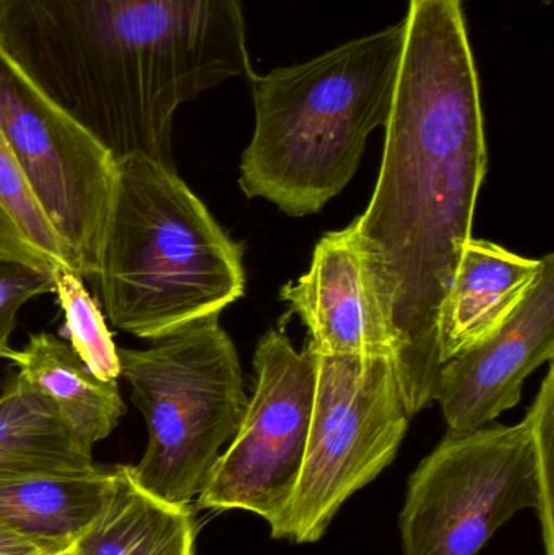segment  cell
Segmentation results:
<instances>
[{
    "label": "cell",
    "mask_w": 554,
    "mask_h": 555,
    "mask_svg": "<svg viewBox=\"0 0 554 555\" xmlns=\"http://www.w3.org/2000/svg\"><path fill=\"white\" fill-rule=\"evenodd\" d=\"M383 162L350 224L396 336L410 416L433 403L438 319L488 168L477 61L462 0H409Z\"/></svg>",
    "instance_id": "obj_1"
},
{
    "label": "cell",
    "mask_w": 554,
    "mask_h": 555,
    "mask_svg": "<svg viewBox=\"0 0 554 555\" xmlns=\"http://www.w3.org/2000/svg\"><path fill=\"white\" fill-rule=\"evenodd\" d=\"M0 46L116 162L175 166L179 107L254 78L243 0H0Z\"/></svg>",
    "instance_id": "obj_2"
},
{
    "label": "cell",
    "mask_w": 554,
    "mask_h": 555,
    "mask_svg": "<svg viewBox=\"0 0 554 555\" xmlns=\"http://www.w3.org/2000/svg\"><path fill=\"white\" fill-rule=\"evenodd\" d=\"M403 22L302 64L253 78V139L241 191L293 218L318 214L360 168L368 137L387 122Z\"/></svg>",
    "instance_id": "obj_3"
},
{
    "label": "cell",
    "mask_w": 554,
    "mask_h": 555,
    "mask_svg": "<svg viewBox=\"0 0 554 555\" xmlns=\"http://www.w3.org/2000/svg\"><path fill=\"white\" fill-rule=\"evenodd\" d=\"M93 280L111 325L150 341L220 315L246 289L241 244L175 166L145 155L116 162Z\"/></svg>",
    "instance_id": "obj_4"
},
{
    "label": "cell",
    "mask_w": 554,
    "mask_h": 555,
    "mask_svg": "<svg viewBox=\"0 0 554 555\" xmlns=\"http://www.w3.org/2000/svg\"><path fill=\"white\" fill-rule=\"evenodd\" d=\"M554 367L523 423L449 434L409 479L403 555H478L520 511L536 508L554 555Z\"/></svg>",
    "instance_id": "obj_5"
},
{
    "label": "cell",
    "mask_w": 554,
    "mask_h": 555,
    "mask_svg": "<svg viewBox=\"0 0 554 555\" xmlns=\"http://www.w3.org/2000/svg\"><path fill=\"white\" fill-rule=\"evenodd\" d=\"M120 377L145 417L149 446L130 466L140 488L191 505L247 408L244 375L220 315L197 320L149 349H117Z\"/></svg>",
    "instance_id": "obj_6"
},
{
    "label": "cell",
    "mask_w": 554,
    "mask_h": 555,
    "mask_svg": "<svg viewBox=\"0 0 554 555\" xmlns=\"http://www.w3.org/2000/svg\"><path fill=\"white\" fill-rule=\"evenodd\" d=\"M410 420L396 359L315 351L314 406L305 460L273 540H322L345 502L392 465Z\"/></svg>",
    "instance_id": "obj_7"
},
{
    "label": "cell",
    "mask_w": 554,
    "mask_h": 555,
    "mask_svg": "<svg viewBox=\"0 0 554 555\" xmlns=\"http://www.w3.org/2000/svg\"><path fill=\"white\" fill-rule=\"evenodd\" d=\"M256 385L243 421L197 498L205 511H244L282 524L305 460L315 395V349L269 330L254 354Z\"/></svg>",
    "instance_id": "obj_8"
},
{
    "label": "cell",
    "mask_w": 554,
    "mask_h": 555,
    "mask_svg": "<svg viewBox=\"0 0 554 555\" xmlns=\"http://www.w3.org/2000/svg\"><path fill=\"white\" fill-rule=\"evenodd\" d=\"M0 133L70 256L93 280L116 159L0 46Z\"/></svg>",
    "instance_id": "obj_9"
},
{
    "label": "cell",
    "mask_w": 554,
    "mask_h": 555,
    "mask_svg": "<svg viewBox=\"0 0 554 555\" xmlns=\"http://www.w3.org/2000/svg\"><path fill=\"white\" fill-rule=\"evenodd\" d=\"M554 358V256L523 302L488 338L439 367L433 401H438L449 434H467L493 423L516 406L533 371Z\"/></svg>",
    "instance_id": "obj_10"
},
{
    "label": "cell",
    "mask_w": 554,
    "mask_h": 555,
    "mask_svg": "<svg viewBox=\"0 0 554 555\" xmlns=\"http://www.w3.org/2000/svg\"><path fill=\"white\" fill-rule=\"evenodd\" d=\"M280 297L309 330L315 351L396 359V336L350 228L325 233L311 269L285 284Z\"/></svg>",
    "instance_id": "obj_11"
},
{
    "label": "cell",
    "mask_w": 554,
    "mask_h": 555,
    "mask_svg": "<svg viewBox=\"0 0 554 555\" xmlns=\"http://www.w3.org/2000/svg\"><path fill=\"white\" fill-rule=\"evenodd\" d=\"M542 270L490 241L465 244L438 319L441 365L497 332L523 302Z\"/></svg>",
    "instance_id": "obj_12"
},
{
    "label": "cell",
    "mask_w": 554,
    "mask_h": 555,
    "mask_svg": "<svg viewBox=\"0 0 554 555\" xmlns=\"http://www.w3.org/2000/svg\"><path fill=\"white\" fill-rule=\"evenodd\" d=\"M191 505L162 501L140 488L130 466L113 469L103 508L75 541V555H195Z\"/></svg>",
    "instance_id": "obj_13"
},
{
    "label": "cell",
    "mask_w": 554,
    "mask_h": 555,
    "mask_svg": "<svg viewBox=\"0 0 554 555\" xmlns=\"http://www.w3.org/2000/svg\"><path fill=\"white\" fill-rule=\"evenodd\" d=\"M113 469L85 475H0V527L51 553L74 546L106 501Z\"/></svg>",
    "instance_id": "obj_14"
},
{
    "label": "cell",
    "mask_w": 554,
    "mask_h": 555,
    "mask_svg": "<svg viewBox=\"0 0 554 555\" xmlns=\"http://www.w3.org/2000/svg\"><path fill=\"white\" fill-rule=\"evenodd\" d=\"M10 361L20 375L41 388L57 406L85 450L109 437L126 413L117 382L91 374L68 343L51 333L29 336L22 351L13 349Z\"/></svg>",
    "instance_id": "obj_15"
},
{
    "label": "cell",
    "mask_w": 554,
    "mask_h": 555,
    "mask_svg": "<svg viewBox=\"0 0 554 555\" xmlns=\"http://www.w3.org/2000/svg\"><path fill=\"white\" fill-rule=\"evenodd\" d=\"M54 401L23 375L0 395V475H85L96 469Z\"/></svg>",
    "instance_id": "obj_16"
},
{
    "label": "cell",
    "mask_w": 554,
    "mask_h": 555,
    "mask_svg": "<svg viewBox=\"0 0 554 555\" xmlns=\"http://www.w3.org/2000/svg\"><path fill=\"white\" fill-rule=\"evenodd\" d=\"M0 257L52 276L70 256L0 133Z\"/></svg>",
    "instance_id": "obj_17"
},
{
    "label": "cell",
    "mask_w": 554,
    "mask_h": 555,
    "mask_svg": "<svg viewBox=\"0 0 554 555\" xmlns=\"http://www.w3.org/2000/svg\"><path fill=\"white\" fill-rule=\"evenodd\" d=\"M52 284L64 312L68 345L91 374L104 382L119 380V352L100 304L88 293L83 278L70 267H59L52 272Z\"/></svg>",
    "instance_id": "obj_18"
},
{
    "label": "cell",
    "mask_w": 554,
    "mask_h": 555,
    "mask_svg": "<svg viewBox=\"0 0 554 555\" xmlns=\"http://www.w3.org/2000/svg\"><path fill=\"white\" fill-rule=\"evenodd\" d=\"M54 293L52 276L35 267L0 257V359H10V335L23 304L39 294Z\"/></svg>",
    "instance_id": "obj_19"
},
{
    "label": "cell",
    "mask_w": 554,
    "mask_h": 555,
    "mask_svg": "<svg viewBox=\"0 0 554 555\" xmlns=\"http://www.w3.org/2000/svg\"><path fill=\"white\" fill-rule=\"evenodd\" d=\"M0 555H55L41 544L0 527Z\"/></svg>",
    "instance_id": "obj_20"
},
{
    "label": "cell",
    "mask_w": 554,
    "mask_h": 555,
    "mask_svg": "<svg viewBox=\"0 0 554 555\" xmlns=\"http://www.w3.org/2000/svg\"><path fill=\"white\" fill-rule=\"evenodd\" d=\"M55 555H75V553L74 550H72V547H68V550L62 551V553Z\"/></svg>",
    "instance_id": "obj_21"
},
{
    "label": "cell",
    "mask_w": 554,
    "mask_h": 555,
    "mask_svg": "<svg viewBox=\"0 0 554 555\" xmlns=\"http://www.w3.org/2000/svg\"><path fill=\"white\" fill-rule=\"evenodd\" d=\"M545 2H552V0H545Z\"/></svg>",
    "instance_id": "obj_22"
}]
</instances>
